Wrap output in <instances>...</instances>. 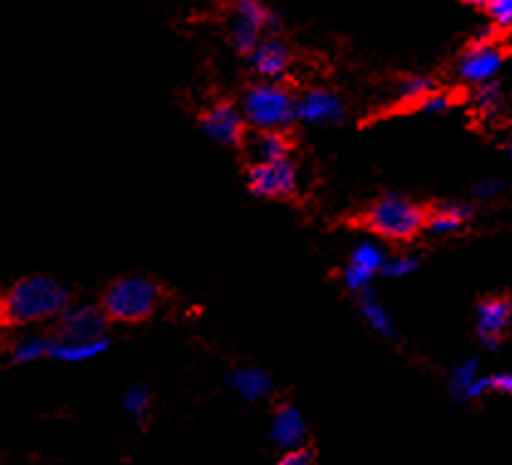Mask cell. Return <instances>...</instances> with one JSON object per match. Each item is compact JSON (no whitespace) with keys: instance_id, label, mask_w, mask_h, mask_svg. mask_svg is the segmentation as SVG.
<instances>
[{"instance_id":"obj_1","label":"cell","mask_w":512,"mask_h":465,"mask_svg":"<svg viewBox=\"0 0 512 465\" xmlns=\"http://www.w3.org/2000/svg\"><path fill=\"white\" fill-rule=\"evenodd\" d=\"M72 306L67 287L45 275L23 277L8 289L0 302V316L13 326L57 321Z\"/></svg>"},{"instance_id":"obj_2","label":"cell","mask_w":512,"mask_h":465,"mask_svg":"<svg viewBox=\"0 0 512 465\" xmlns=\"http://www.w3.org/2000/svg\"><path fill=\"white\" fill-rule=\"evenodd\" d=\"M162 287L147 275H125L113 279L101 297V311L108 324H143L160 306Z\"/></svg>"},{"instance_id":"obj_3","label":"cell","mask_w":512,"mask_h":465,"mask_svg":"<svg viewBox=\"0 0 512 465\" xmlns=\"http://www.w3.org/2000/svg\"><path fill=\"white\" fill-rule=\"evenodd\" d=\"M243 116L250 128L260 130H282L297 120V98L282 84L258 81L250 86L243 96Z\"/></svg>"},{"instance_id":"obj_4","label":"cell","mask_w":512,"mask_h":465,"mask_svg":"<svg viewBox=\"0 0 512 465\" xmlns=\"http://www.w3.org/2000/svg\"><path fill=\"white\" fill-rule=\"evenodd\" d=\"M363 221L380 238L410 240L427 226V211L405 196L385 194L370 206Z\"/></svg>"},{"instance_id":"obj_5","label":"cell","mask_w":512,"mask_h":465,"mask_svg":"<svg viewBox=\"0 0 512 465\" xmlns=\"http://www.w3.org/2000/svg\"><path fill=\"white\" fill-rule=\"evenodd\" d=\"M199 125L219 145L241 147L248 140V123H245L243 111L228 98H219V101L201 108Z\"/></svg>"},{"instance_id":"obj_6","label":"cell","mask_w":512,"mask_h":465,"mask_svg":"<svg viewBox=\"0 0 512 465\" xmlns=\"http://www.w3.org/2000/svg\"><path fill=\"white\" fill-rule=\"evenodd\" d=\"M275 15L258 0H241L231 23V42L236 52L253 54L263 42V32L275 30Z\"/></svg>"},{"instance_id":"obj_7","label":"cell","mask_w":512,"mask_h":465,"mask_svg":"<svg viewBox=\"0 0 512 465\" xmlns=\"http://www.w3.org/2000/svg\"><path fill=\"white\" fill-rule=\"evenodd\" d=\"M108 319L103 316L101 306H69L57 319L52 336L57 343H89L106 338Z\"/></svg>"},{"instance_id":"obj_8","label":"cell","mask_w":512,"mask_h":465,"mask_svg":"<svg viewBox=\"0 0 512 465\" xmlns=\"http://www.w3.org/2000/svg\"><path fill=\"white\" fill-rule=\"evenodd\" d=\"M248 186L260 199H290L297 191V167L290 160L250 164Z\"/></svg>"},{"instance_id":"obj_9","label":"cell","mask_w":512,"mask_h":465,"mask_svg":"<svg viewBox=\"0 0 512 465\" xmlns=\"http://www.w3.org/2000/svg\"><path fill=\"white\" fill-rule=\"evenodd\" d=\"M505 62V52L495 42H473L471 49H466L464 57L459 59V76L468 84H490Z\"/></svg>"},{"instance_id":"obj_10","label":"cell","mask_w":512,"mask_h":465,"mask_svg":"<svg viewBox=\"0 0 512 465\" xmlns=\"http://www.w3.org/2000/svg\"><path fill=\"white\" fill-rule=\"evenodd\" d=\"M385 262H388V257H385L383 248H380L378 243L363 240V243H358L356 248H353L351 262H348V267L343 270V284L356 294L368 292L370 279L378 275V272H383Z\"/></svg>"},{"instance_id":"obj_11","label":"cell","mask_w":512,"mask_h":465,"mask_svg":"<svg viewBox=\"0 0 512 465\" xmlns=\"http://www.w3.org/2000/svg\"><path fill=\"white\" fill-rule=\"evenodd\" d=\"M343 103L334 91L312 89L297 98V118L309 125H334L343 120Z\"/></svg>"},{"instance_id":"obj_12","label":"cell","mask_w":512,"mask_h":465,"mask_svg":"<svg viewBox=\"0 0 512 465\" xmlns=\"http://www.w3.org/2000/svg\"><path fill=\"white\" fill-rule=\"evenodd\" d=\"M512 319V302L505 297H490L478 304L476 331L486 348H498L500 336L508 331Z\"/></svg>"},{"instance_id":"obj_13","label":"cell","mask_w":512,"mask_h":465,"mask_svg":"<svg viewBox=\"0 0 512 465\" xmlns=\"http://www.w3.org/2000/svg\"><path fill=\"white\" fill-rule=\"evenodd\" d=\"M250 62H253L255 74L260 79L280 84V79L287 74V69L292 64V52L285 42L277 40V37H270V40L260 42L258 49L250 54Z\"/></svg>"},{"instance_id":"obj_14","label":"cell","mask_w":512,"mask_h":465,"mask_svg":"<svg viewBox=\"0 0 512 465\" xmlns=\"http://www.w3.org/2000/svg\"><path fill=\"white\" fill-rule=\"evenodd\" d=\"M270 439L282 451H292V448H302L307 439V419L292 404H282L275 412L270 424Z\"/></svg>"},{"instance_id":"obj_15","label":"cell","mask_w":512,"mask_h":465,"mask_svg":"<svg viewBox=\"0 0 512 465\" xmlns=\"http://www.w3.org/2000/svg\"><path fill=\"white\" fill-rule=\"evenodd\" d=\"M488 390H493V380L478 372L476 360H464L451 372V395L461 402L483 397Z\"/></svg>"},{"instance_id":"obj_16","label":"cell","mask_w":512,"mask_h":465,"mask_svg":"<svg viewBox=\"0 0 512 465\" xmlns=\"http://www.w3.org/2000/svg\"><path fill=\"white\" fill-rule=\"evenodd\" d=\"M248 142V150L253 162L250 164H260V162H280V160H290V150L292 142L287 138V133L282 130H260L258 135H253Z\"/></svg>"},{"instance_id":"obj_17","label":"cell","mask_w":512,"mask_h":465,"mask_svg":"<svg viewBox=\"0 0 512 465\" xmlns=\"http://www.w3.org/2000/svg\"><path fill=\"white\" fill-rule=\"evenodd\" d=\"M52 348H54L52 333L25 331L13 338V343H10V355H13L15 363H35V360L49 358Z\"/></svg>"},{"instance_id":"obj_18","label":"cell","mask_w":512,"mask_h":465,"mask_svg":"<svg viewBox=\"0 0 512 465\" xmlns=\"http://www.w3.org/2000/svg\"><path fill=\"white\" fill-rule=\"evenodd\" d=\"M231 387L248 402H258L272 395L275 390V382L265 370L260 368H238L231 375Z\"/></svg>"},{"instance_id":"obj_19","label":"cell","mask_w":512,"mask_h":465,"mask_svg":"<svg viewBox=\"0 0 512 465\" xmlns=\"http://www.w3.org/2000/svg\"><path fill=\"white\" fill-rule=\"evenodd\" d=\"M473 209L466 204H446L439 206L434 213H427V231L434 235H449L464 228V223L471 221Z\"/></svg>"},{"instance_id":"obj_20","label":"cell","mask_w":512,"mask_h":465,"mask_svg":"<svg viewBox=\"0 0 512 465\" xmlns=\"http://www.w3.org/2000/svg\"><path fill=\"white\" fill-rule=\"evenodd\" d=\"M358 311L375 333H380L383 338H397V328L392 324L388 309L380 304V299L373 292L358 294Z\"/></svg>"},{"instance_id":"obj_21","label":"cell","mask_w":512,"mask_h":465,"mask_svg":"<svg viewBox=\"0 0 512 465\" xmlns=\"http://www.w3.org/2000/svg\"><path fill=\"white\" fill-rule=\"evenodd\" d=\"M111 341L101 338V341H89V343H57L54 341L52 353L49 358L62 360V363H84V360L98 358L101 353H106Z\"/></svg>"},{"instance_id":"obj_22","label":"cell","mask_w":512,"mask_h":465,"mask_svg":"<svg viewBox=\"0 0 512 465\" xmlns=\"http://www.w3.org/2000/svg\"><path fill=\"white\" fill-rule=\"evenodd\" d=\"M123 404H125V412H128L130 417L138 419V421H145L147 412H150V407H152L150 390H147L145 385L128 387L123 395Z\"/></svg>"},{"instance_id":"obj_23","label":"cell","mask_w":512,"mask_h":465,"mask_svg":"<svg viewBox=\"0 0 512 465\" xmlns=\"http://www.w3.org/2000/svg\"><path fill=\"white\" fill-rule=\"evenodd\" d=\"M434 91H437V84L432 79H427V76H410V79H405L397 86V93H400L402 101L412 103V106H417L422 98H427Z\"/></svg>"},{"instance_id":"obj_24","label":"cell","mask_w":512,"mask_h":465,"mask_svg":"<svg viewBox=\"0 0 512 465\" xmlns=\"http://www.w3.org/2000/svg\"><path fill=\"white\" fill-rule=\"evenodd\" d=\"M488 15V23L495 30H510L512 27V0H486V3H476Z\"/></svg>"},{"instance_id":"obj_25","label":"cell","mask_w":512,"mask_h":465,"mask_svg":"<svg viewBox=\"0 0 512 465\" xmlns=\"http://www.w3.org/2000/svg\"><path fill=\"white\" fill-rule=\"evenodd\" d=\"M476 106L486 113H495L500 106H503V93H500V86L495 84V81L478 86Z\"/></svg>"},{"instance_id":"obj_26","label":"cell","mask_w":512,"mask_h":465,"mask_svg":"<svg viewBox=\"0 0 512 465\" xmlns=\"http://www.w3.org/2000/svg\"><path fill=\"white\" fill-rule=\"evenodd\" d=\"M417 265H419L417 257H412V255H395V257H390L388 262H385L383 275L395 277V279L407 277V275H412V272L417 270Z\"/></svg>"},{"instance_id":"obj_27","label":"cell","mask_w":512,"mask_h":465,"mask_svg":"<svg viewBox=\"0 0 512 465\" xmlns=\"http://www.w3.org/2000/svg\"><path fill=\"white\" fill-rule=\"evenodd\" d=\"M415 108H417L419 113H427V116H437V113L449 111V108H451V96H449V93L434 91V93H429L427 98H422V101H419Z\"/></svg>"},{"instance_id":"obj_28","label":"cell","mask_w":512,"mask_h":465,"mask_svg":"<svg viewBox=\"0 0 512 465\" xmlns=\"http://www.w3.org/2000/svg\"><path fill=\"white\" fill-rule=\"evenodd\" d=\"M312 463H314L312 451H309L307 446H302V448H292V451L282 453L280 463L277 465H312Z\"/></svg>"},{"instance_id":"obj_29","label":"cell","mask_w":512,"mask_h":465,"mask_svg":"<svg viewBox=\"0 0 512 465\" xmlns=\"http://www.w3.org/2000/svg\"><path fill=\"white\" fill-rule=\"evenodd\" d=\"M490 380H493V390L512 395V372H500V375L490 377Z\"/></svg>"},{"instance_id":"obj_30","label":"cell","mask_w":512,"mask_h":465,"mask_svg":"<svg viewBox=\"0 0 512 465\" xmlns=\"http://www.w3.org/2000/svg\"><path fill=\"white\" fill-rule=\"evenodd\" d=\"M498 189H500L498 182H481V184H476L473 194H476L478 199H490V196L498 194Z\"/></svg>"},{"instance_id":"obj_31","label":"cell","mask_w":512,"mask_h":465,"mask_svg":"<svg viewBox=\"0 0 512 465\" xmlns=\"http://www.w3.org/2000/svg\"><path fill=\"white\" fill-rule=\"evenodd\" d=\"M510 150H512V145H510Z\"/></svg>"}]
</instances>
